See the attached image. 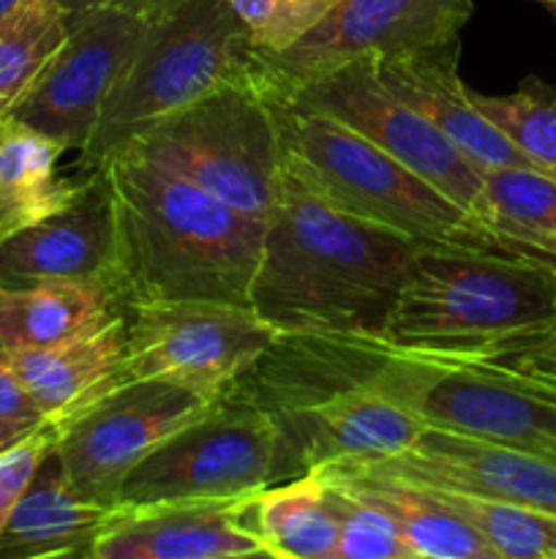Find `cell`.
Segmentation results:
<instances>
[{"instance_id": "obj_1", "label": "cell", "mask_w": 556, "mask_h": 559, "mask_svg": "<svg viewBox=\"0 0 556 559\" xmlns=\"http://www.w3.org/2000/svg\"><path fill=\"white\" fill-rule=\"evenodd\" d=\"M420 246L341 211L283 164L249 304L278 336H379Z\"/></svg>"}, {"instance_id": "obj_2", "label": "cell", "mask_w": 556, "mask_h": 559, "mask_svg": "<svg viewBox=\"0 0 556 559\" xmlns=\"http://www.w3.org/2000/svg\"><path fill=\"white\" fill-rule=\"evenodd\" d=\"M101 169L112 191L114 284L125 306L249 304L265 222L131 153Z\"/></svg>"}, {"instance_id": "obj_3", "label": "cell", "mask_w": 556, "mask_h": 559, "mask_svg": "<svg viewBox=\"0 0 556 559\" xmlns=\"http://www.w3.org/2000/svg\"><path fill=\"white\" fill-rule=\"evenodd\" d=\"M556 314V267L478 246H420L385 338L401 353L485 360Z\"/></svg>"}, {"instance_id": "obj_4", "label": "cell", "mask_w": 556, "mask_h": 559, "mask_svg": "<svg viewBox=\"0 0 556 559\" xmlns=\"http://www.w3.org/2000/svg\"><path fill=\"white\" fill-rule=\"evenodd\" d=\"M265 93L276 115L283 164L333 205L425 246L501 249L478 218L368 136L273 87L265 85Z\"/></svg>"}, {"instance_id": "obj_5", "label": "cell", "mask_w": 556, "mask_h": 559, "mask_svg": "<svg viewBox=\"0 0 556 559\" xmlns=\"http://www.w3.org/2000/svg\"><path fill=\"white\" fill-rule=\"evenodd\" d=\"M256 66V47L229 0H183L150 22L76 167L98 169L189 104L254 76Z\"/></svg>"}, {"instance_id": "obj_6", "label": "cell", "mask_w": 556, "mask_h": 559, "mask_svg": "<svg viewBox=\"0 0 556 559\" xmlns=\"http://www.w3.org/2000/svg\"><path fill=\"white\" fill-rule=\"evenodd\" d=\"M123 153L191 180L259 222L281 191L283 147L259 66L249 80L229 82L147 129Z\"/></svg>"}, {"instance_id": "obj_7", "label": "cell", "mask_w": 556, "mask_h": 559, "mask_svg": "<svg viewBox=\"0 0 556 559\" xmlns=\"http://www.w3.org/2000/svg\"><path fill=\"white\" fill-rule=\"evenodd\" d=\"M376 382L428 429L556 459V404L518 388L499 366L425 358L387 344Z\"/></svg>"}, {"instance_id": "obj_8", "label": "cell", "mask_w": 556, "mask_h": 559, "mask_svg": "<svg viewBox=\"0 0 556 559\" xmlns=\"http://www.w3.org/2000/svg\"><path fill=\"white\" fill-rule=\"evenodd\" d=\"M125 317L120 385L158 380L207 399L227 393L278 338L249 304H134Z\"/></svg>"}, {"instance_id": "obj_9", "label": "cell", "mask_w": 556, "mask_h": 559, "mask_svg": "<svg viewBox=\"0 0 556 559\" xmlns=\"http://www.w3.org/2000/svg\"><path fill=\"white\" fill-rule=\"evenodd\" d=\"M270 484H278L276 424L265 409L221 393L125 478L120 502L243 497Z\"/></svg>"}, {"instance_id": "obj_10", "label": "cell", "mask_w": 556, "mask_h": 559, "mask_svg": "<svg viewBox=\"0 0 556 559\" xmlns=\"http://www.w3.org/2000/svg\"><path fill=\"white\" fill-rule=\"evenodd\" d=\"M472 0H338L330 14L283 52H256L259 76L292 91L358 60H396L458 41Z\"/></svg>"}, {"instance_id": "obj_11", "label": "cell", "mask_w": 556, "mask_h": 559, "mask_svg": "<svg viewBox=\"0 0 556 559\" xmlns=\"http://www.w3.org/2000/svg\"><path fill=\"white\" fill-rule=\"evenodd\" d=\"M278 93L303 107L330 115V118L347 123L349 129L368 136L382 151H387L403 167L434 183L442 194L450 197L456 205H461L469 216L478 218L488 229L483 175L428 118H423L418 109H412L390 87H385L371 60L341 66L322 80Z\"/></svg>"}, {"instance_id": "obj_12", "label": "cell", "mask_w": 556, "mask_h": 559, "mask_svg": "<svg viewBox=\"0 0 556 559\" xmlns=\"http://www.w3.org/2000/svg\"><path fill=\"white\" fill-rule=\"evenodd\" d=\"M213 402L169 382H129L60 426L55 453L82 497L118 506L125 478Z\"/></svg>"}, {"instance_id": "obj_13", "label": "cell", "mask_w": 556, "mask_h": 559, "mask_svg": "<svg viewBox=\"0 0 556 559\" xmlns=\"http://www.w3.org/2000/svg\"><path fill=\"white\" fill-rule=\"evenodd\" d=\"M150 22L118 9L69 14V33L49 58L14 112L33 129L82 153L96 131L101 109L129 69Z\"/></svg>"}, {"instance_id": "obj_14", "label": "cell", "mask_w": 556, "mask_h": 559, "mask_svg": "<svg viewBox=\"0 0 556 559\" xmlns=\"http://www.w3.org/2000/svg\"><path fill=\"white\" fill-rule=\"evenodd\" d=\"M376 364L325 396L270 415L278 431V480L298 478L314 467L338 462H382L409 451L428 426L376 382Z\"/></svg>"}, {"instance_id": "obj_15", "label": "cell", "mask_w": 556, "mask_h": 559, "mask_svg": "<svg viewBox=\"0 0 556 559\" xmlns=\"http://www.w3.org/2000/svg\"><path fill=\"white\" fill-rule=\"evenodd\" d=\"M254 495L120 502L109 508L90 559L267 557L265 546L240 522Z\"/></svg>"}, {"instance_id": "obj_16", "label": "cell", "mask_w": 556, "mask_h": 559, "mask_svg": "<svg viewBox=\"0 0 556 559\" xmlns=\"http://www.w3.org/2000/svg\"><path fill=\"white\" fill-rule=\"evenodd\" d=\"M365 464L414 484L518 502L556 516V459L499 442L425 429L409 451Z\"/></svg>"}, {"instance_id": "obj_17", "label": "cell", "mask_w": 556, "mask_h": 559, "mask_svg": "<svg viewBox=\"0 0 556 559\" xmlns=\"http://www.w3.org/2000/svg\"><path fill=\"white\" fill-rule=\"evenodd\" d=\"M85 173V189L69 207L0 240V287L44 278L114 282L112 191L101 167Z\"/></svg>"}, {"instance_id": "obj_18", "label": "cell", "mask_w": 556, "mask_h": 559, "mask_svg": "<svg viewBox=\"0 0 556 559\" xmlns=\"http://www.w3.org/2000/svg\"><path fill=\"white\" fill-rule=\"evenodd\" d=\"M456 55L458 41L407 58L371 60V66L385 87L428 118L480 175L507 167L543 173L474 107L472 91L458 76Z\"/></svg>"}, {"instance_id": "obj_19", "label": "cell", "mask_w": 556, "mask_h": 559, "mask_svg": "<svg viewBox=\"0 0 556 559\" xmlns=\"http://www.w3.org/2000/svg\"><path fill=\"white\" fill-rule=\"evenodd\" d=\"M125 333L129 317L123 311L96 331L49 347L3 349L44 418L60 429L109 391L120 388Z\"/></svg>"}, {"instance_id": "obj_20", "label": "cell", "mask_w": 556, "mask_h": 559, "mask_svg": "<svg viewBox=\"0 0 556 559\" xmlns=\"http://www.w3.org/2000/svg\"><path fill=\"white\" fill-rule=\"evenodd\" d=\"M314 469H322L338 489L379 508L396 524L414 559H499L478 530L469 527L423 484L403 480L365 462H338Z\"/></svg>"}, {"instance_id": "obj_21", "label": "cell", "mask_w": 556, "mask_h": 559, "mask_svg": "<svg viewBox=\"0 0 556 559\" xmlns=\"http://www.w3.org/2000/svg\"><path fill=\"white\" fill-rule=\"evenodd\" d=\"M109 508L74 489L52 448L0 533V559H90Z\"/></svg>"}, {"instance_id": "obj_22", "label": "cell", "mask_w": 556, "mask_h": 559, "mask_svg": "<svg viewBox=\"0 0 556 559\" xmlns=\"http://www.w3.org/2000/svg\"><path fill=\"white\" fill-rule=\"evenodd\" d=\"M129 309L107 278H44L0 287V347H49L107 325Z\"/></svg>"}, {"instance_id": "obj_23", "label": "cell", "mask_w": 556, "mask_h": 559, "mask_svg": "<svg viewBox=\"0 0 556 559\" xmlns=\"http://www.w3.org/2000/svg\"><path fill=\"white\" fill-rule=\"evenodd\" d=\"M63 153L58 140L22 120L0 123V240L55 216L82 194L87 173L58 175Z\"/></svg>"}, {"instance_id": "obj_24", "label": "cell", "mask_w": 556, "mask_h": 559, "mask_svg": "<svg viewBox=\"0 0 556 559\" xmlns=\"http://www.w3.org/2000/svg\"><path fill=\"white\" fill-rule=\"evenodd\" d=\"M240 522L265 546L267 557L336 559L338 519L319 469L259 489L245 502Z\"/></svg>"}, {"instance_id": "obj_25", "label": "cell", "mask_w": 556, "mask_h": 559, "mask_svg": "<svg viewBox=\"0 0 556 559\" xmlns=\"http://www.w3.org/2000/svg\"><path fill=\"white\" fill-rule=\"evenodd\" d=\"M69 33L60 0H20L0 20V123L14 112Z\"/></svg>"}, {"instance_id": "obj_26", "label": "cell", "mask_w": 556, "mask_h": 559, "mask_svg": "<svg viewBox=\"0 0 556 559\" xmlns=\"http://www.w3.org/2000/svg\"><path fill=\"white\" fill-rule=\"evenodd\" d=\"M425 489L434 491L469 527L478 530L480 538L499 559H556L554 513L518 502L467 495V491L439 489V486H425Z\"/></svg>"}, {"instance_id": "obj_27", "label": "cell", "mask_w": 556, "mask_h": 559, "mask_svg": "<svg viewBox=\"0 0 556 559\" xmlns=\"http://www.w3.org/2000/svg\"><path fill=\"white\" fill-rule=\"evenodd\" d=\"M472 102L518 151L556 178V85L527 76L505 96L472 91Z\"/></svg>"}, {"instance_id": "obj_28", "label": "cell", "mask_w": 556, "mask_h": 559, "mask_svg": "<svg viewBox=\"0 0 556 559\" xmlns=\"http://www.w3.org/2000/svg\"><path fill=\"white\" fill-rule=\"evenodd\" d=\"M485 211L496 240L556 235V178L532 169H494L483 175Z\"/></svg>"}, {"instance_id": "obj_29", "label": "cell", "mask_w": 556, "mask_h": 559, "mask_svg": "<svg viewBox=\"0 0 556 559\" xmlns=\"http://www.w3.org/2000/svg\"><path fill=\"white\" fill-rule=\"evenodd\" d=\"M327 486H330L338 519L336 559H414L396 524L379 508L338 489L330 480Z\"/></svg>"}, {"instance_id": "obj_30", "label": "cell", "mask_w": 556, "mask_h": 559, "mask_svg": "<svg viewBox=\"0 0 556 559\" xmlns=\"http://www.w3.org/2000/svg\"><path fill=\"white\" fill-rule=\"evenodd\" d=\"M338 0H229L256 52H283L319 25Z\"/></svg>"}, {"instance_id": "obj_31", "label": "cell", "mask_w": 556, "mask_h": 559, "mask_svg": "<svg viewBox=\"0 0 556 559\" xmlns=\"http://www.w3.org/2000/svg\"><path fill=\"white\" fill-rule=\"evenodd\" d=\"M55 442H58V429H55V424L44 420L0 453V533L9 524V516L20 502L22 491L27 489L44 459L52 453Z\"/></svg>"}, {"instance_id": "obj_32", "label": "cell", "mask_w": 556, "mask_h": 559, "mask_svg": "<svg viewBox=\"0 0 556 559\" xmlns=\"http://www.w3.org/2000/svg\"><path fill=\"white\" fill-rule=\"evenodd\" d=\"M485 364H496L507 371H516V374L556 380V314L545 325L523 333L499 355L485 358Z\"/></svg>"}, {"instance_id": "obj_33", "label": "cell", "mask_w": 556, "mask_h": 559, "mask_svg": "<svg viewBox=\"0 0 556 559\" xmlns=\"http://www.w3.org/2000/svg\"><path fill=\"white\" fill-rule=\"evenodd\" d=\"M0 418L20 420V424H41V420H47L38 404L33 402L31 393H27V388L22 385L20 374L11 366L3 347H0Z\"/></svg>"}, {"instance_id": "obj_34", "label": "cell", "mask_w": 556, "mask_h": 559, "mask_svg": "<svg viewBox=\"0 0 556 559\" xmlns=\"http://www.w3.org/2000/svg\"><path fill=\"white\" fill-rule=\"evenodd\" d=\"M183 0H60L69 14L74 11H87V9H118L125 11V14L142 16L147 22H156L161 16L172 14Z\"/></svg>"}, {"instance_id": "obj_35", "label": "cell", "mask_w": 556, "mask_h": 559, "mask_svg": "<svg viewBox=\"0 0 556 559\" xmlns=\"http://www.w3.org/2000/svg\"><path fill=\"white\" fill-rule=\"evenodd\" d=\"M501 249L537 257V260L556 267V235H521V238H505L501 240Z\"/></svg>"}, {"instance_id": "obj_36", "label": "cell", "mask_w": 556, "mask_h": 559, "mask_svg": "<svg viewBox=\"0 0 556 559\" xmlns=\"http://www.w3.org/2000/svg\"><path fill=\"white\" fill-rule=\"evenodd\" d=\"M496 366V364H494ZM501 369V366H499ZM505 371L507 377H510L512 382H516L518 388H523L527 393H532V396L543 399V402H551L556 404V380H548V377H529V374H516V371Z\"/></svg>"}, {"instance_id": "obj_37", "label": "cell", "mask_w": 556, "mask_h": 559, "mask_svg": "<svg viewBox=\"0 0 556 559\" xmlns=\"http://www.w3.org/2000/svg\"><path fill=\"white\" fill-rule=\"evenodd\" d=\"M44 424V420H41ZM38 424H20V420H5L0 418V453L5 451V448L14 445L16 440H22V437L27 435V431L36 429Z\"/></svg>"}, {"instance_id": "obj_38", "label": "cell", "mask_w": 556, "mask_h": 559, "mask_svg": "<svg viewBox=\"0 0 556 559\" xmlns=\"http://www.w3.org/2000/svg\"><path fill=\"white\" fill-rule=\"evenodd\" d=\"M16 3H20V0H0V20H3V16L9 14Z\"/></svg>"}, {"instance_id": "obj_39", "label": "cell", "mask_w": 556, "mask_h": 559, "mask_svg": "<svg viewBox=\"0 0 556 559\" xmlns=\"http://www.w3.org/2000/svg\"><path fill=\"white\" fill-rule=\"evenodd\" d=\"M537 3L548 5V9H551V11H554V16H556V0H537Z\"/></svg>"}]
</instances>
